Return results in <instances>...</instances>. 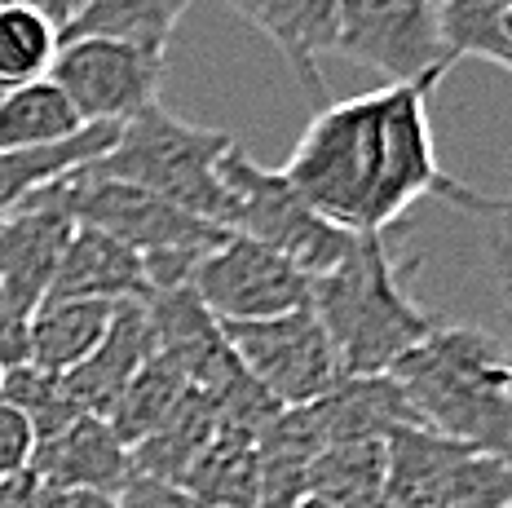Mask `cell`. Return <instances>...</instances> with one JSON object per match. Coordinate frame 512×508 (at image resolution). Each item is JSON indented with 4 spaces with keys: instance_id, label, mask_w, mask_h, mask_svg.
<instances>
[{
    "instance_id": "d6986e66",
    "label": "cell",
    "mask_w": 512,
    "mask_h": 508,
    "mask_svg": "<svg viewBox=\"0 0 512 508\" xmlns=\"http://www.w3.org/2000/svg\"><path fill=\"white\" fill-rule=\"evenodd\" d=\"M186 5L190 0H76L71 18L62 23V40L115 36V40H128V45L164 54Z\"/></svg>"
},
{
    "instance_id": "7c38bea8",
    "label": "cell",
    "mask_w": 512,
    "mask_h": 508,
    "mask_svg": "<svg viewBox=\"0 0 512 508\" xmlns=\"http://www.w3.org/2000/svg\"><path fill=\"white\" fill-rule=\"evenodd\" d=\"M155 354H159V341H155V323H151L146 301H124V305H115V319L106 327L102 345L93 349L80 367H71V372L62 376V389H67L71 407H76L80 416L111 420L124 389L133 385L137 372H142Z\"/></svg>"
},
{
    "instance_id": "ffe728a7",
    "label": "cell",
    "mask_w": 512,
    "mask_h": 508,
    "mask_svg": "<svg viewBox=\"0 0 512 508\" xmlns=\"http://www.w3.org/2000/svg\"><path fill=\"white\" fill-rule=\"evenodd\" d=\"M309 495L332 508H393L384 486V438L336 442L309 464Z\"/></svg>"
},
{
    "instance_id": "8fae6325",
    "label": "cell",
    "mask_w": 512,
    "mask_h": 508,
    "mask_svg": "<svg viewBox=\"0 0 512 508\" xmlns=\"http://www.w3.org/2000/svg\"><path fill=\"white\" fill-rule=\"evenodd\" d=\"M27 473L40 482V491L124 495V486L133 482V455L111 429V420L76 416L67 429L36 442Z\"/></svg>"
},
{
    "instance_id": "4316f807",
    "label": "cell",
    "mask_w": 512,
    "mask_h": 508,
    "mask_svg": "<svg viewBox=\"0 0 512 508\" xmlns=\"http://www.w3.org/2000/svg\"><path fill=\"white\" fill-rule=\"evenodd\" d=\"M486 221V243H490V266H495V283H499V310H504V327H508V349H512V195L495 199Z\"/></svg>"
},
{
    "instance_id": "e575fe53",
    "label": "cell",
    "mask_w": 512,
    "mask_h": 508,
    "mask_svg": "<svg viewBox=\"0 0 512 508\" xmlns=\"http://www.w3.org/2000/svg\"><path fill=\"white\" fill-rule=\"evenodd\" d=\"M0 376H5V367H0Z\"/></svg>"
},
{
    "instance_id": "30bf717a",
    "label": "cell",
    "mask_w": 512,
    "mask_h": 508,
    "mask_svg": "<svg viewBox=\"0 0 512 508\" xmlns=\"http://www.w3.org/2000/svg\"><path fill=\"white\" fill-rule=\"evenodd\" d=\"M190 288H195V296L217 323H261L309 305L305 274L292 261L261 248V243L234 235V230L221 248H212L195 266Z\"/></svg>"
},
{
    "instance_id": "d4e9b609",
    "label": "cell",
    "mask_w": 512,
    "mask_h": 508,
    "mask_svg": "<svg viewBox=\"0 0 512 508\" xmlns=\"http://www.w3.org/2000/svg\"><path fill=\"white\" fill-rule=\"evenodd\" d=\"M442 40L451 58H482L512 76V0H442Z\"/></svg>"
},
{
    "instance_id": "9a60e30c",
    "label": "cell",
    "mask_w": 512,
    "mask_h": 508,
    "mask_svg": "<svg viewBox=\"0 0 512 508\" xmlns=\"http://www.w3.org/2000/svg\"><path fill=\"white\" fill-rule=\"evenodd\" d=\"M53 301H151V279L137 252H128L120 239L102 235L93 226H76L67 239L49 292Z\"/></svg>"
},
{
    "instance_id": "ac0fdd59",
    "label": "cell",
    "mask_w": 512,
    "mask_h": 508,
    "mask_svg": "<svg viewBox=\"0 0 512 508\" xmlns=\"http://www.w3.org/2000/svg\"><path fill=\"white\" fill-rule=\"evenodd\" d=\"M256 442L261 438H252V433L217 429L177 486L212 508H252L256 504V469H261Z\"/></svg>"
},
{
    "instance_id": "9c48e42d",
    "label": "cell",
    "mask_w": 512,
    "mask_h": 508,
    "mask_svg": "<svg viewBox=\"0 0 512 508\" xmlns=\"http://www.w3.org/2000/svg\"><path fill=\"white\" fill-rule=\"evenodd\" d=\"M49 80L67 93L80 124H128L159 107L164 54L115 36H76L62 40Z\"/></svg>"
},
{
    "instance_id": "1f68e13d",
    "label": "cell",
    "mask_w": 512,
    "mask_h": 508,
    "mask_svg": "<svg viewBox=\"0 0 512 508\" xmlns=\"http://www.w3.org/2000/svg\"><path fill=\"white\" fill-rule=\"evenodd\" d=\"M27 5H40V9H45V14L58 18V23H67V14H71V5H67V0H27Z\"/></svg>"
},
{
    "instance_id": "484cf974",
    "label": "cell",
    "mask_w": 512,
    "mask_h": 508,
    "mask_svg": "<svg viewBox=\"0 0 512 508\" xmlns=\"http://www.w3.org/2000/svg\"><path fill=\"white\" fill-rule=\"evenodd\" d=\"M0 398L27 420L36 442L53 438V433L67 429L71 420L80 416V411L71 407L67 389H62V376L45 372V367H31V363L5 367V376H0Z\"/></svg>"
},
{
    "instance_id": "d590c367",
    "label": "cell",
    "mask_w": 512,
    "mask_h": 508,
    "mask_svg": "<svg viewBox=\"0 0 512 508\" xmlns=\"http://www.w3.org/2000/svg\"><path fill=\"white\" fill-rule=\"evenodd\" d=\"M504 508H512V504H504Z\"/></svg>"
},
{
    "instance_id": "4dcf8cb0",
    "label": "cell",
    "mask_w": 512,
    "mask_h": 508,
    "mask_svg": "<svg viewBox=\"0 0 512 508\" xmlns=\"http://www.w3.org/2000/svg\"><path fill=\"white\" fill-rule=\"evenodd\" d=\"M0 508H40V482L31 473L0 482Z\"/></svg>"
},
{
    "instance_id": "cb8c5ba5",
    "label": "cell",
    "mask_w": 512,
    "mask_h": 508,
    "mask_svg": "<svg viewBox=\"0 0 512 508\" xmlns=\"http://www.w3.org/2000/svg\"><path fill=\"white\" fill-rule=\"evenodd\" d=\"M190 389H195V385L181 376V367L173 363V358L155 354L151 363L137 372L133 385L124 389L120 407L111 411V429L120 433V442L128 451L142 447L155 429H164L168 420H173V411L190 398Z\"/></svg>"
},
{
    "instance_id": "52a82bcc",
    "label": "cell",
    "mask_w": 512,
    "mask_h": 508,
    "mask_svg": "<svg viewBox=\"0 0 512 508\" xmlns=\"http://www.w3.org/2000/svg\"><path fill=\"white\" fill-rule=\"evenodd\" d=\"M221 332H226L239 367L283 411L309 407V402L332 394L340 380H349L332 336L309 305L261 323H221Z\"/></svg>"
},
{
    "instance_id": "7402d4cb",
    "label": "cell",
    "mask_w": 512,
    "mask_h": 508,
    "mask_svg": "<svg viewBox=\"0 0 512 508\" xmlns=\"http://www.w3.org/2000/svg\"><path fill=\"white\" fill-rule=\"evenodd\" d=\"M62 49V23L27 0H0V93L49 76Z\"/></svg>"
},
{
    "instance_id": "6da1fadb",
    "label": "cell",
    "mask_w": 512,
    "mask_h": 508,
    "mask_svg": "<svg viewBox=\"0 0 512 508\" xmlns=\"http://www.w3.org/2000/svg\"><path fill=\"white\" fill-rule=\"evenodd\" d=\"M442 80L384 84L349 102H327L296 142L283 177L318 217L349 235H389L415 199L486 217L495 199L455 182L437 160L429 98Z\"/></svg>"
},
{
    "instance_id": "836d02e7",
    "label": "cell",
    "mask_w": 512,
    "mask_h": 508,
    "mask_svg": "<svg viewBox=\"0 0 512 508\" xmlns=\"http://www.w3.org/2000/svg\"><path fill=\"white\" fill-rule=\"evenodd\" d=\"M67 5H71V9H76V0H67ZM67 18H71V14H67Z\"/></svg>"
},
{
    "instance_id": "8992f818",
    "label": "cell",
    "mask_w": 512,
    "mask_h": 508,
    "mask_svg": "<svg viewBox=\"0 0 512 508\" xmlns=\"http://www.w3.org/2000/svg\"><path fill=\"white\" fill-rule=\"evenodd\" d=\"M217 173L234 208L230 213L234 235L261 243L274 257L292 261L305 279L336 270L345 261V252L354 248V235L332 226L327 217H318L301 199V190L283 177V168H261L239 142L221 155Z\"/></svg>"
},
{
    "instance_id": "44dd1931",
    "label": "cell",
    "mask_w": 512,
    "mask_h": 508,
    "mask_svg": "<svg viewBox=\"0 0 512 508\" xmlns=\"http://www.w3.org/2000/svg\"><path fill=\"white\" fill-rule=\"evenodd\" d=\"M80 129H89V124H80L67 93L49 76L0 93V151H36V146L67 142Z\"/></svg>"
},
{
    "instance_id": "8d00e7d4",
    "label": "cell",
    "mask_w": 512,
    "mask_h": 508,
    "mask_svg": "<svg viewBox=\"0 0 512 508\" xmlns=\"http://www.w3.org/2000/svg\"><path fill=\"white\" fill-rule=\"evenodd\" d=\"M437 5H442V0H437Z\"/></svg>"
},
{
    "instance_id": "e0dca14e",
    "label": "cell",
    "mask_w": 512,
    "mask_h": 508,
    "mask_svg": "<svg viewBox=\"0 0 512 508\" xmlns=\"http://www.w3.org/2000/svg\"><path fill=\"white\" fill-rule=\"evenodd\" d=\"M120 137V124H89L67 142L36 146V151H0V217L18 213L31 195H40L58 177L102 160Z\"/></svg>"
},
{
    "instance_id": "ba28073f",
    "label": "cell",
    "mask_w": 512,
    "mask_h": 508,
    "mask_svg": "<svg viewBox=\"0 0 512 508\" xmlns=\"http://www.w3.org/2000/svg\"><path fill=\"white\" fill-rule=\"evenodd\" d=\"M336 54L384 71L389 84L442 80L455 67L437 0H340Z\"/></svg>"
},
{
    "instance_id": "f1b7e54d",
    "label": "cell",
    "mask_w": 512,
    "mask_h": 508,
    "mask_svg": "<svg viewBox=\"0 0 512 508\" xmlns=\"http://www.w3.org/2000/svg\"><path fill=\"white\" fill-rule=\"evenodd\" d=\"M124 508H212L204 500H195L190 491H181L173 482H155V478H133L120 495Z\"/></svg>"
},
{
    "instance_id": "2e32d148",
    "label": "cell",
    "mask_w": 512,
    "mask_h": 508,
    "mask_svg": "<svg viewBox=\"0 0 512 508\" xmlns=\"http://www.w3.org/2000/svg\"><path fill=\"white\" fill-rule=\"evenodd\" d=\"M111 319V301H53L45 296L27 319V363L67 376L102 345Z\"/></svg>"
},
{
    "instance_id": "3957f363",
    "label": "cell",
    "mask_w": 512,
    "mask_h": 508,
    "mask_svg": "<svg viewBox=\"0 0 512 508\" xmlns=\"http://www.w3.org/2000/svg\"><path fill=\"white\" fill-rule=\"evenodd\" d=\"M309 310L332 336L345 376H384L437 327L411 301L389 235H354L336 270L309 279Z\"/></svg>"
},
{
    "instance_id": "d6a6232c",
    "label": "cell",
    "mask_w": 512,
    "mask_h": 508,
    "mask_svg": "<svg viewBox=\"0 0 512 508\" xmlns=\"http://www.w3.org/2000/svg\"><path fill=\"white\" fill-rule=\"evenodd\" d=\"M296 508H332V504H323V500H314V495H309V500H301Z\"/></svg>"
},
{
    "instance_id": "603a6c76",
    "label": "cell",
    "mask_w": 512,
    "mask_h": 508,
    "mask_svg": "<svg viewBox=\"0 0 512 508\" xmlns=\"http://www.w3.org/2000/svg\"><path fill=\"white\" fill-rule=\"evenodd\" d=\"M217 433V407L208 394L190 389V398L173 411L164 429H155L142 447H133V478H155V482H181L186 469L195 464V455L208 447V438Z\"/></svg>"
},
{
    "instance_id": "f546056e",
    "label": "cell",
    "mask_w": 512,
    "mask_h": 508,
    "mask_svg": "<svg viewBox=\"0 0 512 508\" xmlns=\"http://www.w3.org/2000/svg\"><path fill=\"white\" fill-rule=\"evenodd\" d=\"M40 508H124L120 495L98 491H40Z\"/></svg>"
},
{
    "instance_id": "83f0119b",
    "label": "cell",
    "mask_w": 512,
    "mask_h": 508,
    "mask_svg": "<svg viewBox=\"0 0 512 508\" xmlns=\"http://www.w3.org/2000/svg\"><path fill=\"white\" fill-rule=\"evenodd\" d=\"M31 451H36V433H31L27 420L0 398V482L27 473Z\"/></svg>"
},
{
    "instance_id": "4fadbf2b",
    "label": "cell",
    "mask_w": 512,
    "mask_h": 508,
    "mask_svg": "<svg viewBox=\"0 0 512 508\" xmlns=\"http://www.w3.org/2000/svg\"><path fill=\"white\" fill-rule=\"evenodd\" d=\"M71 230L76 221L49 204H23L18 213L0 217V292L23 314L45 301Z\"/></svg>"
},
{
    "instance_id": "5bb4252c",
    "label": "cell",
    "mask_w": 512,
    "mask_h": 508,
    "mask_svg": "<svg viewBox=\"0 0 512 508\" xmlns=\"http://www.w3.org/2000/svg\"><path fill=\"white\" fill-rule=\"evenodd\" d=\"M226 5L279 45V54L309 98H327L323 54H336L340 0H226Z\"/></svg>"
},
{
    "instance_id": "7a4b0ae2",
    "label": "cell",
    "mask_w": 512,
    "mask_h": 508,
    "mask_svg": "<svg viewBox=\"0 0 512 508\" xmlns=\"http://www.w3.org/2000/svg\"><path fill=\"white\" fill-rule=\"evenodd\" d=\"M384 376L407 398L420 429L512 460V349L504 336L437 323Z\"/></svg>"
},
{
    "instance_id": "5b68a950",
    "label": "cell",
    "mask_w": 512,
    "mask_h": 508,
    "mask_svg": "<svg viewBox=\"0 0 512 508\" xmlns=\"http://www.w3.org/2000/svg\"><path fill=\"white\" fill-rule=\"evenodd\" d=\"M230 146H234L230 133L190 124L159 102V107L120 124L115 146L102 160L89 164V173L137 186V190H146V195L181 208V213L230 230L234 208H230V195L217 173L221 155H226Z\"/></svg>"
},
{
    "instance_id": "277c9868",
    "label": "cell",
    "mask_w": 512,
    "mask_h": 508,
    "mask_svg": "<svg viewBox=\"0 0 512 508\" xmlns=\"http://www.w3.org/2000/svg\"><path fill=\"white\" fill-rule=\"evenodd\" d=\"M27 204H49L58 213H67L76 226H93L102 235L120 239L128 252H137L151 279V292L164 288H190V274L208 257L212 248L226 243L230 230L199 221L181 208L164 204V199L146 195L137 186L111 182V177L89 173V164L76 173L58 177L40 195H31Z\"/></svg>"
}]
</instances>
